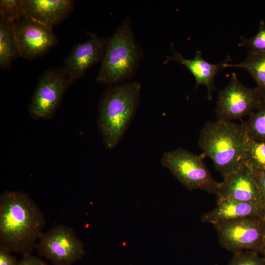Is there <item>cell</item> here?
Returning a JSON list of instances; mask_svg holds the SVG:
<instances>
[{
	"label": "cell",
	"mask_w": 265,
	"mask_h": 265,
	"mask_svg": "<svg viewBox=\"0 0 265 265\" xmlns=\"http://www.w3.org/2000/svg\"><path fill=\"white\" fill-rule=\"evenodd\" d=\"M44 214L29 195L6 190L0 196V248L31 255L44 233Z\"/></svg>",
	"instance_id": "1"
},
{
	"label": "cell",
	"mask_w": 265,
	"mask_h": 265,
	"mask_svg": "<svg viewBox=\"0 0 265 265\" xmlns=\"http://www.w3.org/2000/svg\"><path fill=\"white\" fill-rule=\"evenodd\" d=\"M249 139L244 121L240 124L216 120L201 130L199 145L223 178L244 165Z\"/></svg>",
	"instance_id": "2"
},
{
	"label": "cell",
	"mask_w": 265,
	"mask_h": 265,
	"mask_svg": "<svg viewBox=\"0 0 265 265\" xmlns=\"http://www.w3.org/2000/svg\"><path fill=\"white\" fill-rule=\"evenodd\" d=\"M141 84L130 81L109 86L98 103L97 127L106 148H115L132 121L140 102Z\"/></svg>",
	"instance_id": "3"
},
{
	"label": "cell",
	"mask_w": 265,
	"mask_h": 265,
	"mask_svg": "<svg viewBox=\"0 0 265 265\" xmlns=\"http://www.w3.org/2000/svg\"><path fill=\"white\" fill-rule=\"evenodd\" d=\"M142 56L128 19L107 38L96 81L109 86L124 82L135 74Z\"/></svg>",
	"instance_id": "4"
},
{
	"label": "cell",
	"mask_w": 265,
	"mask_h": 265,
	"mask_svg": "<svg viewBox=\"0 0 265 265\" xmlns=\"http://www.w3.org/2000/svg\"><path fill=\"white\" fill-rule=\"evenodd\" d=\"M205 155L182 148L165 152L161 165L189 190L200 189L216 194L219 183L212 177L204 162Z\"/></svg>",
	"instance_id": "5"
},
{
	"label": "cell",
	"mask_w": 265,
	"mask_h": 265,
	"mask_svg": "<svg viewBox=\"0 0 265 265\" xmlns=\"http://www.w3.org/2000/svg\"><path fill=\"white\" fill-rule=\"evenodd\" d=\"M265 105V96L256 87L248 88L233 73L228 85L218 93L215 112L217 120L232 122L249 116Z\"/></svg>",
	"instance_id": "6"
},
{
	"label": "cell",
	"mask_w": 265,
	"mask_h": 265,
	"mask_svg": "<svg viewBox=\"0 0 265 265\" xmlns=\"http://www.w3.org/2000/svg\"><path fill=\"white\" fill-rule=\"evenodd\" d=\"M220 244L234 254L244 251L261 253L265 218L247 217L213 225Z\"/></svg>",
	"instance_id": "7"
},
{
	"label": "cell",
	"mask_w": 265,
	"mask_h": 265,
	"mask_svg": "<svg viewBox=\"0 0 265 265\" xmlns=\"http://www.w3.org/2000/svg\"><path fill=\"white\" fill-rule=\"evenodd\" d=\"M36 249L53 265H72L85 254L84 244L73 229L62 224L44 232Z\"/></svg>",
	"instance_id": "8"
},
{
	"label": "cell",
	"mask_w": 265,
	"mask_h": 265,
	"mask_svg": "<svg viewBox=\"0 0 265 265\" xmlns=\"http://www.w3.org/2000/svg\"><path fill=\"white\" fill-rule=\"evenodd\" d=\"M71 84L62 68L46 70L40 77L29 104L28 110L32 119L51 118Z\"/></svg>",
	"instance_id": "9"
},
{
	"label": "cell",
	"mask_w": 265,
	"mask_h": 265,
	"mask_svg": "<svg viewBox=\"0 0 265 265\" xmlns=\"http://www.w3.org/2000/svg\"><path fill=\"white\" fill-rule=\"evenodd\" d=\"M14 30L20 56L25 59L42 56L58 42L53 28L26 16L14 22Z\"/></svg>",
	"instance_id": "10"
},
{
	"label": "cell",
	"mask_w": 265,
	"mask_h": 265,
	"mask_svg": "<svg viewBox=\"0 0 265 265\" xmlns=\"http://www.w3.org/2000/svg\"><path fill=\"white\" fill-rule=\"evenodd\" d=\"M89 35L86 41L74 46L64 60L62 69L71 84L83 78L88 69L103 59L107 38L94 33Z\"/></svg>",
	"instance_id": "11"
},
{
	"label": "cell",
	"mask_w": 265,
	"mask_h": 265,
	"mask_svg": "<svg viewBox=\"0 0 265 265\" xmlns=\"http://www.w3.org/2000/svg\"><path fill=\"white\" fill-rule=\"evenodd\" d=\"M217 198L252 202L265 206L255 174L244 165L237 171L223 178L215 194Z\"/></svg>",
	"instance_id": "12"
},
{
	"label": "cell",
	"mask_w": 265,
	"mask_h": 265,
	"mask_svg": "<svg viewBox=\"0 0 265 265\" xmlns=\"http://www.w3.org/2000/svg\"><path fill=\"white\" fill-rule=\"evenodd\" d=\"M265 218V206L257 203L217 198L212 211L204 213L201 221L213 225L220 222L247 217Z\"/></svg>",
	"instance_id": "13"
},
{
	"label": "cell",
	"mask_w": 265,
	"mask_h": 265,
	"mask_svg": "<svg viewBox=\"0 0 265 265\" xmlns=\"http://www.w3.org/2000/svg\"><path fill=\"white\" fill-rule=\"evenodd\" d=\"M74 7L72 0H24V16L51 28L68 18Z\"/></svg>",
	"instance_id": "14"
},
{
	"label": "cell",
	"mask_w": 265,
	"mask_h": 265,
	"mask_svg": "<svg viewBox=\"0 0 265 265\" xmlns=\"http://www.w3.org/2000/svg\"><path fill=\"white\" fill-rule=\"evenodd\" d=\"M171 47L173 54L171 56H166L163 63L166 64L173 61L186 66L195 79L196 88L200 85L206 86L208 91L207 97L211 100L212 98V92L215 88L214 79L217 73L224 68V65L231 60L230 56L220 63L212 64L203 58L200 51H196L194 57L189 59L184 58L180 53L176 52L173 44Z\"/></svg>",
	"instance_id": "15"
},
{
	"label": "cell",
	"mask_w": 265,
	"mask_h": 265,
	"mask_svg": "<svg viewBox=\"0 0 265 265\" xmlns=\"http://www.w3.org/2000/svg\"><path fill=\"white\" fill-rule=\"evenodd\" d=\"M20 57L16 42L14 22L0 16V66L3 69L10 68L13 61Z\"/></svg>",
	"instance_id": "16"
},
{
	"label": "cell",
	"mask_w": 265,
	"mask_h": 265,
	"mask_svg": "<svg viewBox=\"0 0 265 265\" xmlns=\"http://www.w3.org/2000/svg\"><path fill=\"white\" fill-rule=\"evenodd\" d=\"M224 67H237L246 70L257 83V87L265 96V52H249L246 58L238 64L226 63Z\"/></svg>",
	"instance_id": "17"
},
{
	"label": "cell",
	"mask_w": 265,
	"mask_h": 265,
	"mask_svg": "<svg viewBox=\"0 0 265 265\" xmlns=\"http://www.w3.org/2000/svg\"><path fill=\"white\" fill-rule=\"evenodd\" d=\"M244 165L254 173L265 171V141L249 140Z\"/></svg>",
	"instance_id": "18"
},
{
	"label": "cell",
	"mask_w": 265,
	"mask_h": 265,
	"mask_svg": "<svg viewBox=\"0 0 265 265\" xmlns=\"http://www.w3.org/2000/svg\"><path fill=\"white\" fill-rule=\"evenodd\" d=\"M244 124L249 140L265 141V105L250 115Z\"/></svg>",
	"instance_id": "19"
},
{
	"label": "cell",
	"mask_w": 265,
	"mask_h": 265,
	"mask_svg": "<svg viewBox=\"0 0 265 265\" xmlns=\"http://www.w3.org/2000/svg\"><path fill=\"white\" fill-rule=\"evenodd\" d=\"M24 0H0V16L15 22L24 16Z\"/></svg>",
	"instance_id": "20"
},
{
	"label": "cell",
	"mask_w": 265,
	"mask_h": 265,
	"mask_svg": "<svg viewBox=\"0 0 265 265\" xmlns=\"http://www.w3.org/2000/svg\"><path fill=\"white\" fill-rule=\"evenodd\" d=\"M238 44L240 47H245L249 52H265V24L263 21L259 23V28L256 34L250 38L241 37Z\"/></svg>",
	"instance_id": "21"
},
{
	"label": "cell",
	"mask_w": 265,
	"mask_h": 265,
	"mask_svg": "<svg viewBox=\"0 0 265 265\" xmlns=\"http://www.w3.org/2000/svg\"><path fill=\"white\" fill-rule=\"evenodd\" d=\"M227 265H265V259L257 252L244 251L235 253Z\"/></svg>",
	"instance_id": "22"
},
{
	"label": "cell",
	"mask_w": 265,
	"mask_h": 265,
	"mask_svg": "<svg viewBox=\"0 0 265 265\" xmlns=\"http://www.w3.org/2000/svg\"><path fill=\"white\" fill-rule=\"evenodd\" d=\"M19 262L11 252L0 248V265H18Z\"/></svg>",
	"instance_id": "23"
},
{
	"label": "cell",
	"mask_w": 265,
	"mask_h": 265,
	"mask_svg": "<svg viewBox=\"0 0 265 265\" xmlns=\"http://www.w3.org/2000/svg\"><path fill=\"white\" fill-rule=\"evenodd\" d=\"M254 174L262 198L265 205V171Z\"/></svg>",
	"instance_id": "24"
},
{
	"label": "cell",
	"mask_w": 265,
	"mask_h": 265,
	"mask_svg": "<svg viewBox=\"0 0 265 265\" xmlns=\"http://www.w3.org/2000/svg\"><path fill=\"white\" fill-rule=\"evenodd\" d=\"M18 265H43V261L32 255L23 256Z\"/></svg>",
	"instance_id": "25"
},
{
	"label": "cell",
	"mask_w": 265,
	"mask_h": 265,
	"mask_svg": "<svg viewBox=\"0 0 265 265\" xmlns=\"http://www.w3.org/2000/svg\"><path fill=\"white\" fill-rule=\"evenodd\" d=\"M261 254L262 255V257L265 259V234L264 236L263 247Z\"/></svg>",
	"instance_id": "26"
},
{
	"label": "cell",
	"mask_w": 265,
	"mask_h": 265,
	"mask_svg": "<svg viewBox=\"0 0 265 265\" xmlns=\"http://www.w3.org/2000/svg\"><path fill=\"white\" fill-rule=\"evenodd\" d=\"M43 265H48L47 264H46L45 263H44L43 261Z\"/></svg>",
	"instance_id": "27"
}]
</instances>
